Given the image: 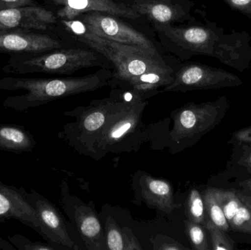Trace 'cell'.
<instances>
[{"instance_id": "cell-1", "label": "cell", "mask_w": 251, "mask_h": 250, "mask_svg": "<svg viewBox=\"0 0 251 250\" xmlns=\"http://www.w3.org/2000/svg\"><path fill=\"white\" fill-rule=\"evenodd\" d=\"M54 34L72 45L86 47L100 53L111 63L112 89L131 90L151 98L174 80L179 60L165 53L119 44L94 33L81 21L58 19Z\"/></svg>"}, {"instance_id": "cell-2", "label": "cell", "mask_w": 251, "mask_h": 250, "mask_svg": "<svg viewBox=\"0 0 251 250\" xmlns=\"http://www.w3.org/2000/svg\"><path fill=\"white\" fill-rule=\"evenodd\" d=\"M151 26L162 49L179 61H187L195 56H208L240 72L250 66L251 36L246 31L226 34L224 28L207 19L203 23Z\"/></svg>"}, {"instance_id": "cell-3", "label": "cell", "mask_w": 251, "mask_h": 250, "mask_svg": "<svg viewBox=\"0 0 251 250\" xmlns=\"http://www.w3.org/2000/svg\"><path fill=\"white\" fill-rule=\"evenodd\" d=\"M111 69L101 68L87 76L71 78H0V91H26L25 94L9 96L3 107L16 111H26L60 98L97 91L108 86Z\"/></svg>"}, {"instance_id": "cell-4", "label": "cell", "mask_w": 251, "mask_h": 250, "mask_svg": "<svg viewBox=\"0 0 251 250\" xmlns=\"http://www.w3.org/2000/svg\"><path fill=\"white\" fill-rule=\"evenodd\" d=\"M117 101L114 109L96 143L97 159L107 153H121L131 150L144 133L143 113L149 104L147 97L131 90L112 89Z\"/></svg>"}, {"instance_id": "cell-5", "label": "cell", "mask_w": 251, "mask_h": 250, "mask_svg": "<svg viewBox=\"0 0 251 250\" xmlns=\"http://www.w3.org/2000/svg\"><path fill=\"white\" fill-rule=\"evenodd\" d=\"M94 67L113 68L110 62L100 53L75 45L41 54H11L2 70L13 74L70 75L81 69Z\"/></svg>"}, {"instance_id": "cell-6", "label": "cell", "mask_w": 251, "mask_h": 250, "mask_svg": "<svg viewBox=\"0 0 251 250\" xmlns=\"http://www.w3.org/2000/svg\"><path fill=\"white\" fill-rule=\"evenodd\" d=\"M230 108L226 96L213 101L196 104L189 102L171 113L174 126L170 139L177 152L196 145L206 134L216 128Z\"/></svg>"}, {"instance_id": "cell-7", "label": "cell", "mask_w": 251, "mask_h": 250, "mask_svg": "<svg viewBox=\"0 0 251 250\" xmlns=\"http://www.w3.org/2000/svg\"><path fill=\"white\" fill-rule=\"evenodd\" d=\"M116 101L117 97L112 91L109 98L94 100L89 105L65 112V115L75 117V121L65 125L59 133V137L81 154L97 159L96 143L108 121Z\"/></svg>"}, {"instance_id": "cell-8", "label": "cell", "mask_w": 251, "mask_h": 250, "mask_svg": "<svg viewBox=\"0 0 251 250\" xmlns=\"http://www.w3.org/2000/svg\"><path fill=\"white\" fill-rule=\"evenodd\" d=\"M243 85L241 78L222 68L198 62H180L177 65L174 80L160 92L193 91H212L237 88Z\"/></svg>"}, {"instance_id": "cell-9", "label": "cell", "mask_w": 251, "mask_h": 250, "mask_svg": "<svg viewBox=\"0 0 251 250\" xmlns=\"http://www.w3.org/2000/svg\"><path fill=\"white\" fill-rule=\"evenodd\" d=\"M81 21L91 32L119 44L140 47L156 53H164L161 45L150 37L125 22L124 19L104 12L91 11L79 15Z\"/></svg>"}, {"instance_id": "cell-10", "label": "cell", "mask_w": 251, "mask_h": 250, "mask_svg": "<svg viewBox=\"0 0 251 250\" xmlns=\"http://www.w3.org/2000/svg\"><path fill=\"white\" fill-rule=\"evenodd\" d=\"M133 9L145 23L182 24L199 22L192 15L195 3L191 0H117Z\"/></svg>"}, {"instance_id": "cell-11", "label": "cell", "mask_w": 251, "mask_h": 250, "mask_svg": "<svg viewBox=\"0 0 251 250\" xmlns=\"http://www.w3.org/2000/svg\"><path fill=\"white\" fill-rule=\"evenodd\" d=\"M44 7L62 20H75L82 13L98 11L145 23L138 13L117 0H44Z\"/></svg>"}, {"instance_id": "cell-12", "label": "cell", "mask_w": 251, "mask_h": 250, "mask_svg": "<svg viewBox=\"0 0 251 250\" xmlns=\"http://www.w3.org/2000/svg\"><path fill=\"white\" fill-rule=\"evenodd\" d=\"M67 46L73 45L48 32L29 30L0 32V53L10 55L41 54Z\"/></svg>"}, {"instance_id": "cell-13", "label": "cell", "mask_w": 251, "mask_h": 250, "mask_svg": "<svg viewBox=\"0 0 251 250\" xmlns=\"http://www.w3.org/2000/svg\"><path fill=\"white\" fill-rule=\"evenodd\" d=\"M27 198L36 210L43 230V238L60 250L79 248L69 235L64 218L58 209L37 191L27 192Z\"/></svg>"}, {"instance_id": "cell-14", "label": "cell", "mask_w": 251, "mask_h": 250, "mask_svg": "<svg viewBox=\"0 0 251 250\" xmlns=\"http://www.w3.org/2000/svg\"><path fill=\"white\" fill-rule=\"evenodd\" d=\"M57 16L44 6L0 9V29L29 30L54 34ZM57 36V35H56Z\"/></svg>"}, {"instance_id": "cell-15", "label": "cell", "mask_w": 251, "mask_h": 250, "mask_svg": "<svg viewBox=\"0 0 251 250\" xmlns=\"http://www.w3.org/2000/svg\"><path fill=\"white\" fill-rule=\"evenodd\" d=\"M16 220L43 237V230L36 210L27 198L25 188L4 184L0 181V223Z\"/></svg>"}, {"instance_id": "cell-16", "label": "cell", "mask_w": 251, "mask_h": 250, "mask_svg": "<svg viewBox=\"0 0 251 250\" xmlns=\"http://www.w3.org/2000/svg\"><path fill=\"white\" fill-rule=\"evenodd\" d=\"M61 193L63 205H66L64 206L65 210L72 213L75 226L87 249L108 250L106 243L105 233L93 203L85 204L79 201V204L75 203L73 205L62 186Z\"/></svg>"}, {"instance_id": "cell-17", "label": "cell", "mask_w": 251, "mask_h": 250, "mask_svg": "<svg viewBox=\"0 0 251 250\" xmlns=\"http://www.w3.org/2000/svg\"><path fill=\"white\" fill-rule=\"evenodd\" d=\"M139 189L142 200L149 206L167 214H171L176 207L174 188L168 181L143 174L139 181Z\"/></svg>"}, {"instance_id": "cell-18", "label": "cell", "mask_w": 251, "mask_h": 250, "mask_svg": "<svg viewBox=\"0 0 251 250\" xmlns=\"http://www.w3.org/2000/svg\"><path fill=\"white\" fill-rule=\"evenodd\" d=\"M36 145L34 136L24 126L0 124V150L14 154L30 152Z\"/></svg>"}, {"instance_id": "cell-19", "label": "cell", "mask_w": 251, "mask_h": 250, "mask_svg": "<svg viewBox=\"0 0 251 250\" xmlns=\"http://www.w3.org/2000/svg\"><path fill=\"white\" fill-rule=\"evenodd\" d=\"M202 195L204 200L207 220L210 221L216 227L228 233L230 232L229 226L223 211L222 207L215 196L214 188L208 187L203 191Z\"/></svg>"}, {"instance_id": "cell-20", "label": "cell", "mask_w": 251, "mask_h": 250, "mask_svg": "<svg viewBox=\"0 0 251 250\" xmlns=\"http://www.w3.org/2000/svg\"><path fill=\"white\" fill-rule=\"evenodd\" d=\"M185 213L189 220L198 224L204 226L207 221L203 195L196 188L189 192L186 201Z\"/></svg>"}, {"instance_id": "cell-21", "label": "cell", "mask_w": 251, "mask_h": 250, "mask_svg": "<svg viewBox=\"0 0 251 250\" xmlns=\"http://www.w3.org/2000/svg\"><path fill=\"white\" fill-rule=\"evenodd\" d=\"M185 231L192 249L195 250H209L211 246L208 241L206 230L204 226L190 221L188 219L184 221Z\"/></svg>"}, {"instance_id": "cell-22", "label": "cell", "mask_w": 251, "mask_h": 250, "mask_svg": "<svg viewBox=\"0 0 251 250\" xmlns=\"http://www.w3.org/2000/svg\"><path fill=\"white\" fill-rule=\"evenodd\" d=\"M204 227L210 236L211 249L213 250L237 249L235 242L231 239L228 232L216 227L209 220L206 221Z\"/></svg>"}, {"instance_id": "cell-23", "label": "cell", "mask_w": 251, "mask_h": 250, "mask_svg": "<svg viewBox=\"0 0 251 250\" xmlns=\"http://www.w3.org/2000/svg\"><path fill=\"white\" fill-rule=\"evenodd\" d=\"M233 146L231 166L242 174L251 176V144H240Z\"/></svg>"}, {"instance_id": "cell-24", "label": "cell", "mask_w": 251, "mask_h": 250, "mask_svg": "<svg viewBox=\"0 0 251 250\" xmlns=\"http://www.w3.org/2000/svg\"><path fill=\"white\" fill-rule=\"evenodd\" d=\"M105 238L107 249L125 250V236L121 227L111 217H107L105 223Z\"/></svg>"}, {"instance_id": "cell-25", "label": "cell", "mask_w": 251, "mask_h": 250, "mask_svg": "<svg viewBox=\"0 0 251 250\" xmlns=\"http://www.w3.org/2000/svg\"><path fill=\"white\" fill-rule=\"evenodd\" d=\"M228 226L230 232L251 234V209L243 201Z\"/></svg>"}, {"instance_id": "cell-26", "label": "cell", "mask_w": 251, "mask_h": 250, "mask_svg": "<svg viewBox=\"0 0 251 250\" xmlns=\"http://www.w3.org/2000/svg\"><path fill=\"white\" fill-rule=\"evenodd\" d=\"M9 242L16 248V250H60L57 247L54 246L49 242L44 243V242H32L23 235L19 234V233L13 235V236L9 238Z\"/></svg>"}, {"instance_id": "cell-27", "label": "cell", "mask_w": 251, "mask_h": 250, "mask_svg": "<svg viewBox=\"0 0 251 250\" xmlns=\"http://www.w3.org/2000/svg\"><path fill=\"white\" fill-rule=\"evenodd\" d=\"M153 250H189L190 248L183 246L181 243L175 239L164 236V235H156L155 237L150 239Z\"/></svg>"}, {"instance_id": "cell-28", "label": "cell", "mask_w": 251, "mask_h": 250, "mask_svg": "<svg viewBox=\"0 0 251 250\" xmlns=\"http://www.w3.org/2000/svg\"><path fill=\"white\" fill-rule=\"evenodd\" d=\"M230 8L251 19V0H222Z\"/></svg>"}, {"instance_id": "cell-29", "label": "cell", "mask_w": 251, "mask_h": 250, "mask_svg": "<svg viewBox=\"0 0 251 250\" xmlns=\"http://www.w3.org/2000/svg\"><path fill=\"white\" fill-rule=\"evenodd\" d=\"M228 143L231 145L251 144V126L234 132L228 140Z\"/></svg>"}, {"instance_id": "cell-30", "label": "cell", "mask_w": 251, "mask_h": 250, "mask_svg": "<svg viewBox=\"0 0 251 250\" xmlns=\"http://www.w3.org/2000/svg\"><path fill=\"white\" fill-rule=\"evenodd\" d=\"M124 236H125V250H142L138 240L128 227H122Z\"/></svg>"}, {"instance_id": "cell-31", "label": "cell", "mask_w": 251, "mask_h": 250, "mask_svg": "<svg viewBox=\"0 0 251 250\" xmlns=\"http://www.w3.org/2000/svg\"><path fill=\"white\" fill-rule=\"evenodd\" d=\"M37 5L39 4L35 0H0V9Z\"/></svg>"}, {"instance_id": "cell-32", "label": "cell", "mask_w": 251, "mask_h": 250, "mask_svg": "<svg viewBox=\"0 0 251 250\" xmlns=\"http://www.w3.org/2000/svg\"><path fill=\"white\" fill-rule=\"evenodd\" d=\"M237 186L242 189L241 192L245 193H251V178L244 179L243 181L239 182Z\"/></svg>"}, {"instance_id": "cell-33", "label": "cell", "mask_w": 251, "mask_h": 250, "mask_svg": "<svg viewBox=\"0 0 251 250\" xmlns=\"http://www.w3.org/2000/svg\"><path fill=\"white\" fill-rule=\"evenodd\" d=\"M0 249L3 250H16V248L8 241L0 236Z\"/></svg>"}, {"instance_id": "cell-34", "label": "cell", "mask_w": 251, "mask_h": 250, "mask_svg": "<svg viewBox=\"0 0 251 250\" xmlns=\"http://www.w3.org/2000/svg\"><path fill=\"white\" fill-rule=\"evenodd\" d=\"M238 190V195L240 197V199L247 204L251 209V193H245V192H241V191Z\"/></svg>"}, {"instance_id": "cell-35", "label": "cell", "mask_w": 251, "mask_h": 250, "mask_svg": "<svg viewBox=\"0 0 251 250\" xmlns=\"http://www.w3.org/2000/svg\"><path fill=\"white\" fill-rule=\"evenodd\" d=\"M2 31H4V30H1V29H0V32H2Z\"/></svg>"}, {"instance_id": "cell-36", "label": "cell", "mask_w": 251, "mask_h": 250, "mask_svg": "<svg viewBox=\"0 0 251 250\" xmlns=\"http://www.w3.org/2000/svg\"></svg>"}]
</instances>
